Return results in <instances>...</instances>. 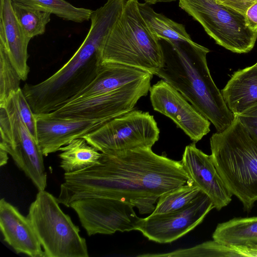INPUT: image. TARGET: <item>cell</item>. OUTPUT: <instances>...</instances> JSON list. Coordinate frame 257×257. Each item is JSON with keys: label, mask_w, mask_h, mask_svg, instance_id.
<instances>
[{"label": "cell", "mask_w": 257, "mask_h": 257, "mask_svg": "<svg viewBox=\"0 0 257 257\" xmlns=\"http://www.w3.org/2000/svg\"><path fill=\"white\" fill-rule=\"evenodd\" d=\"M193 183L180 161L158 155L151 148L101 153L94 165L64 173L58 200L67 207L77 200L102 197L119 200L152 213L164 193Z\"/></svg>", "instance_id": "6da1fadb"}, {"label": "cell", "mask_w": 257, "mask_h": 257, "mask_svg": "<svg viewBox=\"0 0 257 257\" xmlns=\"http://www.w3.org/2000/svg\"><path fill=\"white\" fill-rule=\"evenodd\" d=\"M89 31L78 50L57 72L36 84L26 83L24 94L35 114L50 113L72 100L95 78L102 66L101 45L116 21L103 9L93 11Z\"/></svg>", "instance_id": "7a4b0ae2"}, {"label": "cell", "mask_w": 257, "mask_h": 257, "mask_svg": "<svg viewBox=\"0 0 257 257\" xmlns=\"http://www.w3.org/2000/svg\"><path fill=\"white\" fill-rule=\"evenodd\" d=\"M163 41L164 43H160L164 63L155 75L183 95L213 124L217 132L224 130L235 115L211 77L206 59L209 50L193 41Z\"/></svg>", "instance_id": "3957f363"}, {"label": "cell", "mask_w": 257, "mask_h": 257, "mask_svg": "<svg viewBox=\"0 0 257 257\" xmlns=\"http://www.w3.org/2000/svg\"><path fill=\"white\" fill-rule=\"evenodd\" d=\"M211 159L226 187L249 211L257 201V140L235 115L210 139Z\"/></svg>", "instance_id": "277c9868"}, {"label": "cell", "mask_w": 257, "mask_h": 257, "mask_svg": "<svg viewBox=\"0 0 257 257\" xmlns=\"http://www.w3.org/2000/svg\"><path fill=\"white\" fill-rule=\"evenodd\" d=\"M139 3L126 1L101 45V64H122L155 75L163 65V49L142 17Z\"/></svg>", "instance_id": "5b68a950"}, {"label": "cell", "mask_w": 257, "mask_h": 257, "mask_svg": "<svg viewBox=\"0 0 257 257\" xmlns=\"http://www.w3.org/2000/svg\"><path fill=\"white\" fill-rule=\"evenodd\" d=\"M58 199L39 191L29 208L30 219L46 257H88L85 239L59 206Z\"/></svg>", "instance_id": "8992f818"}, {"label": "cell", "mask_w": 257, "mask_h": 257, "mask_svg": "<svg viewBox=\"0 0 257 257\" xmlns=\"http://www.w3.org/2000/svg\"><path fill=\"white\" fill-rule=\"evenodd\" d=\"M179 7L198 22L215 42L236 53L253 48L257 32L247 25L245 15L214 0H179Z\"/></svg>", "instance_id": "52a82bcc"}, {"label": "cell", "mask_w": 257, "mask_h": 257, "mask_svg": "<svg viewBox=\"0 0 257 257\" xmlns=\"http://www.w3.org/2000/svg\"><path fill=\"white\" fill-rule=\"evenodd\" d=\"M14 93L0 105V150L12 157L38 191L45 190L47 175L44 155L37 139L21 118Z\"/></svg>", "instance_id": "ba28073f"}, {"label": "cell", "mask_w": 257, "mask_h": 257, "mask_svg": "<svg viewBox=\"0 0 257 257\" xmlns=\"http://www.w3.org/2000/svg\"><path fill=\"white\" fill-rule=\"evenodd\" d=\"M160 131L149 112L132 109L112 118L83 137L98 151H118L151 148Z\"/></svg>", "instance_id": "9c48e42d"}, {"label": "cell", "mask_w": 257, "mask_h": 257, "mask_svg": "<svg viewBox=\"0 0 257 257\" xmlns=\"http://www.w3.org/2000/svg\"><path fill=\"white\" fill-rule=\"evenodd\" d=\"M153 76L107 93L72 100L46 114L52 117L109 120L134 109L138 101L147 95Z\"/></svg>", "instance_id": "30bf717a"}, {"label": "cell", "mask_w": 257, "mask_h": 257, "mask_svg": "<svg viewBox=\"0 0 257 257\" xmlns=\"http://www.w3.org/2000/svg\"><path fill=\"white\" fill-rule=\"evenodd\" d=\"M70 207L77 214L89 236L136 230L141 218L137 215L133 206L111 198H82L72 202Z\"/></svg>", "instance_id": "8fae6325"}, {"label": "cell", "mask_w": 257, "mask_h": 257, "mask_svg": "<svg viewBox=\"0 0 257 257\" xmlns=\"http://www.w3.org/2000/svg\"><path fill=\"white\" fill-rule=\"evenodd\" d=\"M214 206L201 191L190 205L176 211L151 214L141 218L136 230L149 240L160 243H171L194 229Z\"/></svg>", "instance_id": "7c38bea8"}, {"label": "cell", "mask_w": 257, "mask_h": 257, "mask_svg": "<svg viewBox=\"0 0 257 257\" xmlns=\"http://www.w3.org/2000/svg\"><path fill=\"white\" fill-rule=\"evenodd\" d=\"M149 91L153 109L171 118L193 142L210 132V121L163 79L151 86Z\"/></svg>", "instance_id": "4fadbf2b"}, {"label": "cell", "mask_w": 257, "mask_h": 257, "mask_svg": "<svg viewBox=\"0 0 257 257\" xmlns=\"http://www.w3.org/2000/svg\"><path fill=\"white\" fill-rule=\"evenodd\" d=\"M181 162L193 183L210 198L214 208L220 210L230 202L233 195L226 187L210 156L198 149L195 143L185 147Z\"/></svg>", "instance_id": "5bb4252c"}, {"label": "cell", "mask_w": 257, "mask_h": 257, "mask_svg": "<svg viewBox=\"0 0 257 257\" xmlns=\"http://www.w3.org/2000/svg\"><path fill=\"white\" fill-rule=\"evenodd\" d=\"M37 140L44 156L55 153L71 141L95 131L108 120L74 119L35 114Z\"/></svg>", "instance_id": "9a60e30c"}, {"label": "cell", "mask_w": 257, "mask_h": 257, "mask_svg": "<svg viewBox=\"0 0 257 257\" xmlns=\"http://www.w3.org/2000/svg\"><path fill=\"white\" fill-rule=\"evenodd\" d=\"M0 228L4 240L17 253L46 257L29 218L5 198L0 200Z\"/></svg>", "instance_id": "2e32d148"}, {"label": "cell", "mask_w": 257, "mask_h": 257, "mask_svg": "<svg viewBox=\"0 0 257 257\" xmlns=\"http://www.w3.org/2000/svg\"><path fill=\"white\" fill-rule=\"evenodd\" d=\"M12 0H1L0 43L8 54L13 66L22 80L28 78V46L31 39L27 36L15 15Z\"/></svg>", "instance_id": "e0dca14e"}, {"label": "cell", "mask_w": 257, "mask_h": 257, "mask_svg": "<svg viewBox=\"0 0 257 257\" xmlns=\"http://www.w3.org/2000/svg\"><path fill=\"white\" fill-rule=\"evenodd\" d=\"M212 238L244 256L256 257L257 216L234 218L219 223Z\"/></svg>", "instance_id": "ac0fdd59"}, {"label": "cell", "mask_w": 257, "mask_h": 257, "mask_svg": "<svg viewBox=\"0 0 257 257\" xmlns=\"http://www.w3.org/2000/svg\"><path fill=\"white\" fill-rule=\"evenodd\" d=\"M150 74L152 73L127 65L103 64L94 80L72 100L107 93Z\"/></svg>", "instance_id": "d6986e66"}, {"label": "cell", "mask_w": 257, "mask_h": 257, "mask_svg": "<svg viewBox=\"0 0 257 257\" xmlns=\"http://www.w3.org/2000/svg\"><path fill=\"white\" fill-rule=\"evenodd\" d=\"M224 100L234 115L257 102V66L235 71L221 90Z\"/></svg>", "instance_id": "ffe728a7"}, {"label": "cell", "mask_w": 257, "mask_h": 257, "mask_svg": "<svg viewBox=\"0 0 257 257\" xmlns=\"http://www.w3.org/2000/svg\"><path fill=\"white\" fill-rule=\"evenodd\" d=\"M138 5L140 12L149 29L159 40L170 43L193 42L184 25L156 13L145 3L139 2Z\"/></svg>", "instance_id": "44dd1931"}, {"label": "cell", "mask_w": 257, "mask_h": 257, "mask_svg": "<svg viewBox=\"0 0 257 257\" xmlns=\"http://www.w3.org/2000/svg\"><path fill=\"white\" fill-rule=\"evenodd\" d=\"M59 155L60 167L65 173H71L87 168L98 162L101 153L83 138L71 141L61 147Z\"/></svg>", "instance_id": "7402d4cb"}, {"label": "cell", "mask_w": 257, "mask_h": 257, "mask_svg": "<svg viewBox=\"0 0 257 257\" xmlns=\"http://www.w3.org/2000/svg\"><path fill=\"white\" fill-rule=\"evenodd\" d=\"M201 191L194 183L186 184L170 190L159 198L153 215L179 210L192 203Z\"/></svg>", "instance_id": "603a6c76"}, {"label": "cell", "mask_w": 257, "mask_h": 257, "mask_svg": "<svg viewBox=\"0 0 257 257\" xmlns=\"http://www.w3.org/2000/svg\"><path fill=\"white\" fill-rule=\"evenodd\" d=\"M12 5L18 21L28 37L32 39L45 33L51 13L19 2L12 1Z\"/></svg>", "instance_id": "cb8c5ba5"}, {"label": "cell", "mask_w": 257, "mask_h": 257, "mask_svg": "<svg viewBox=\"0 0 257 257\" xmlns=\"http://www.w3.org/2000/svg\"><path fill=\"white\" fill-rule=\"evenodd\" d=\"M47 11L66 20L82 23L90 20L93 12L90 9L77 8L65 0H12Z\"/></svg>", "instance_id": "d4e9b609"}, {"label": "cell", "mask_w": 257, "mask_h": 257, "mask_svg": "<svg viewBox=\"0 0 257 257\" xmlns=\"http://www.w3.org/2000/svg\"><path fill=\"white\" fill-rule=\"evenodd\" d=\"M22 80L11 63L4 46L0 43V105L21 89Z\"/></svg>", "instance_id": "484cf974"}, {"label": "cell", "mask_w": 257, "mask_h": 257, "mask_svg": "<svg viewBox=\"0 0 257 257\" xmlns=\"http://www.w3.org/2000/svg\"><path fill=\"white\" fill-rule=\"evenodd\" d=\"M172 256H244L240 252L215 240L168 253Z\"/></svg>", "instance_id": "4316f807"}, {"label": "cell", "mask_w": 257, "mask_h": 257, "mask_svg": "<svg viewBox=\"0 0 257 257\" xmlns=\"http://www.w3.org/2000/svg\"><path fill=\"white\" fill-rule=\"evenodd\" d=\"M17 107L21 118L32 135L37 139V123L35 114L28 102L22 89L14 93Z\"/></svg>", "instance_id": "83f0119b"}, {"label": "cell", "mask_w": 257, "mask_h": 257, "mask_svg": "<svg viewBox=\"0 0 257 257\" xmlns=\"http://www.w3.org/2000/svg\"><path fill=\"white\" fill-rule=\"evenodd\" d=\"M235 116L257 140V102Z\"/></svg>", "instance_id": "f1b7e54d"}, {"label": "cell", "mask_w": 257, "mask_h": 257, "mask_svg": "<svg viewBox=\"0 0 257 257\" xmlns=\"http://www.w3.org/2000/svg\"><path fill=\"white\" fill-rule=\"evenodd\" d=\"M217 3L229 7L243 15L257 0H214Z\"/></svg>", "instance_id": "f546056e"}, {"label": "cell", "mask_w": 257, "mask_h": 257, "mask_svg": "<svg viewBox=\"0 0 257 257\" xmlns=\"http://www.w3.org/2000/svg\"><path fill=\"white\" fill-rule=\"evenodd\" d=\"M245 16L248 27L252 31L257 32V2L247 9Z\"/></svg>", "instance_id": "4dcf8cb0"}, {"label": "cell", "mask_w": 257, "mask_h": 257, "mask_svg": "<svg viewBox=\"0 0 257 257\" xmlns=\"http://www.w3.org/2000/svg\"><path fill=\"white\" fill-rule=\"evenodd\" d=\"M8 153L3 150H0V165L3 166L5 165L8 162L9 159L8 157Z\"/></svg>", "instance_id": "1f68e13d"}, {"label": "cell", "mask_w": 257, "mask_h": 257, "mask_svg": "<svg viewBox=\"0 0 257 257\" xmlns=\"http://www.w3.org/2000/svg\"><path fill=\"white\" fill-rule=\"evenodd\" d=\"M145 3L148 5L156 4L158 3H169L176 1L177 0H143Z\"/></svg>", "instance_id": "d6a6232c"}, {"label": "cell", "mask_w": 257, "mask_h": 257, "mask_svg": "<svg viewBox=\"0 0 257 257\" xmlns=\"http://www.w3.org/2000/svg\"><path fill=\"white\" fill-rule=\"evenodd\" d=\"M255 65L257 66V63L255 64Z\"/></svg>", "instance_id": "836d02e7"}]
</instances>
